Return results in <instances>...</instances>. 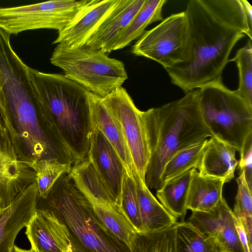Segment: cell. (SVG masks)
Returning <instances> with one entry per match:
<instances>
[{"instance_id": "4316f807", "label": "cell", "mask_w": 252, "mask_h": 252, "mask_svg": "<svg viewBox=\"0 0 252 252\" xmlns=\"http://www.w3.org/2000/svg\"><path fill=\"white\" fill-rule=\"evenodd\" d=\"M175 225L162 229L136 232L129 246L130 252H174Z\"/></svg>"}, {"instance_id": "1f68e13d", "label": "cell", "mask_w": 252, "mask_h": 252, "mask_svg": "<svg viewBox=\"0 0 252 252\" xmlns=\"http://www.w3.org/2000/svg\"><path fill=\"white\" fill-rule=\"evenodd\" d=\"M238 165L240 173L244 171L249 189L252 191V133L246 139L240 151Z\"/></svg>"}, {"instance_id": "8fae6325", "label": "cell", "mask_w": 252, "mask_h": 252, "mask_svg": "<svg viewBox=\"0 0 252 252\" xmlns=\"http://www.w3.org/2000/svg\"><path fill=\"white\" fill-rule=\"evenodd\" d=\"M87 158L110 195L119 205L126 170L114 148L95 127H93Z\"/></svg>"}, {"instance_id": "3957f363", "label": "cell", "mask_w": 252, "mask_h": 252, "mask_svg": "<svg viewBox=\"0 0 252 252\" xmlns=\"http://www.w3.org/2000/svg\"><path fill=\"white\" fill-rule=\"evenodd\" d=\"M29 75L50 122L77 164L87 158L93 130L87 91L58 73L29 66Z\"/></svg>"}, {"instance_id": "ac0fdd59", "label": "cell", "mask_w": 252, "mask_h": 252, "mask_svg": "<svg viewBox=\"0 0 252 252\" xmlns=\"http://www.w3.org/2000/svg\"><path fill=\"white\" fill-rule=\"evenodd\" d=\"M236 150L230 145L214 137L207 139L197 169L202 175L230 182L238 160Z\"/></svg>"}, {"instance_id": "e575fe53", "label": "cell", "mask_w": 252, "mask_h": 252, "mask_svg": "<svg viewBox=\"0 0 252 252\" xmlns=\"http://www.w3.org/2000/svg\"><path fill=\"white\" fill-rule=\"evenodd\" d=\"M249 25L252 28V6L247 0H241Z\"/></svg>"}, {"instance_id": "277c9868", "label": "cell", "mask_w": 252, "mask_h": 252, "mask_svg": "<svg viewBox=\"0 0 252 252\" xmlns=\"http://www.w3.org/2000/svg\"><path fill=\"white\" fill-rule=\"evenodd\" d=\"M36 209L51 213L64 225L73 252H130L98 218L68 174L58 179L45 198L38 196Z\"/></svg>"}, {"instance_id": "2e32d148", "label": "cell", "mask_w": 252, "mask_h": 252, "mask_svg": "<svg viewBox=\"0 0 252 252\" xmlns=\"http://www.w3.org/2000/svg\"><path fill=\"white\" fill-rule=\"evenodd\" d=\"M145 0H118L86 45L105 53L113 51L115 42L143 5Z\"/></svg>"}, {"instance_id": "74e56055", "label": "cell", "mask_w": 252, "mask_h": 252, "mask_svg": "<svg viewBox=\"0 0 252 252\" xmlns=\"http://www.w3.org/2000/svg\"><path fill=\"white\" fill-rule=\"evenodd\" d=\"M1 211V209L0 205V213Z\"/></svg>"}, {"instance_id": "7a4b0ae2", "label": "cell", "mask_w": 252, "mask_h": 252, "mask_svg": "<svg viewBox=\"0 0 252 252\" xmlns=\"http://www.w3.org/2000/svg\"><path fill=\"white\" fill-rule=\"evenodd\" d=\"M141 113L150 151L145 183L149 189H158L164 167L172 156L213 136L202 116L198 89Z\"/></svg>"}, {"instance_id": "52a82bcc", "label": "cell", "mask_w": 252, "mask_h": 252, "mask_svg": "<svg viewBox=\"0 0 252 252\" xmlns=\"http://www.w3.org/2000/svg\"><path fill=\"white\" fill-rule=\"evenodd\" d=\"M89 0H52L12 7H0V28L9 35L39 29L60 32Z\"/></svg>"}, {"instance_id": "30bf717a", "label": "cell", "mask_w": 252, "mask_h": 252, "mask_svg": "<svg viewBox=\"0 0 252 252\" xmlns=\"http://www.w3.org/2000/svg\"><path fill=\"white\" fill-rule=\"evenodd\" d=\"M35 182L34 171L19 157L9 134L0 136L1 209L7 208L19 194Z\"/></svg>"}, {"instance_id": "d4e9b609", "label": "cell", "mask_w": 252, "mask_h": 252, "mask_svg": "<svg viewBox=\"0 0 252 252\" xmlns=\"http://www.w3.org/2000/svg\"><path fill=\"white\" fill-rule=\"evenodd\" d=\"M100 220L116 238L127 245L137 232L118 205L92 204Z\"/></svg>"}, {"instance_id": "9c48e42d", "label": "cell", "mask_w": 252, "mask_h": 252, "mask_svg": "<svg viewBox=\"0 0 252 252\" xmlns=\"http://www.w3.org/2000/svg\"><path fill=\"white\" fill-rule=\"evenodd\" d=\"M102 101L119 122L135 170L145 182L150 151L142 111L137 108L126 89L122 86L102 98Z\"/></svg>"}, {"instance_id": "5bb4252c", "label": "cell", "mask_w": 252, "mask_h": 252, "mask_svg": "<svg viewBox=\"0 0 252 252\" xmlns=\"http://www.w3.org/2000/svg\"><path fill=\"white\" fill-rule=\"evenodd\" d=\"M38 198L36 182L19 194L0 213V252H13L20 231L26 227L36 211Z\"/></svg>"}, {"instance_id": "7c38bea8", "label": "cell", "mask_w": 252, "mask_h": 252, "mask_svg": "<svg viewBox=\"0 0 252 252\" xmlns=\"http://www.w3.org/2000/svg\"><path fill=\"white\" fill-rule=\"evenodd\" d=\"M118 0H89L61 31L53 44L73 49L88 40L111 12Z\"/></svg>"}, {"instance_id": "6da1fadb", "label": "cell", "mask_w": 252, "mask_h": 252, "mask_svg": "<svg viewBox=\"0 0 252 252\" xmlns=\"http://www.w3.org/2000/svg\"><path fill=\"white\" fill-rule=\"evenodd\" d=\"M185 61L165 68L186 93L221 78L234 47L245 35L252 40L241 0H190Z\"/></svg>"}, {"instance_id": "ffe728a7", "label": "cell", "mask_w": 252, "mask_h": 252, "mask_svg": "<svg viewBox=\"0 0 252 252\" xmlns=\"http://www.w3.org/2000/svg\"><path fill=\"white\" fill-rule=\"evenodd\" d=\"M224 184L222 179L203 176L194 168L187 198V209L199 212L212 210L223 197Z\"/></svg>"}, {"instance_id": "8992f818", "label": "cell", "mask_w": 252, "mask_h": 252, "mask_svg": "<svg viewBox=\"0 0 252 252\" xmlns=\"http://www.w3.org/2000/svg\"><path fill=\"white\" fill-rule=\"evenodd\" d=\"M50 61L65 77L101 98L128 78L123 62L86 45L71 49L57 44Z\"/></svg>"}, {"instance_id": "e0dca14e", "label": "cell", "mask_w": 252, "mask_h": 252, "mask_svg": "<svg viewBox=\"0 0 252 252\" xmlns=\"http://www.w3.org/2000/svg\"><path fill=\"white\" fill-rule=\"evenodd\" d=\"M93 127L99 129L114 148L126 172L132 175L136 171L120 125L108 110L102 98L87 92Z\"/></svg>"}, {"instance_id": "83f0119b", "label": "cell", "mask_w": 252, "mask_h": 252, "mask_svg": "<svg viewBox=\"0 0 252 252\" xmlns=\"http://www.w3.org/2000/svg\"><path fill=\"white\" fill-rule=\"evenodd\" d=\"M35 173L38 196L45 198L51 189L63 175L69 173L73 165L53 158L36 160L30 164Z\"/></svg>"}, {"instance_id": "5b68a950", "label": "cell", "mask_w": 252, "mask_h": 252, "mask_svg": "<svg viewBox=\"0 0 252 252\" xmlns=\"http://www.w3.org/2000/svg\"><path fill=\"white\" fill-rule=\"evenodd\" d=\"M202 116L214 137L240 152L252 133V108L221 78L198 89Z\"/></svg>"}, {"instance_id": "8d00e7d4", "label": "cell", "mask_w": 252, "mask_h": 252, "mask_svg": "<svg viewBox=\"0 0 252 252\" xmlns=\"http://www.w3.org/2000/svg\"><path fill=\"white\" fill-rule=\"evenodd\" d=\"M13 252H33L31 249L25 250L18 247L14 245Z\"/></svg>"}, {"instance_id": "836d02e7", "label": "cell", "mask_w": 252, "mask_h": 252, "mask_svg": "<svg viewBox=\"0 0 252 252\" xmlns=\"http://www.w3.org/2000/svg\"><path fill=\"white\" fill-rule=\"evenodd\" d=\"M0 109L3 117L4 125L6 127H10L12 125V121L8 113L7 105L0 88Z\"/></svg>"}, {"instance_id": "d590c367", "label": "cell", "mask_w": 252, "mask_h": 252, "mask_svg": "<svg viewBox=\"0 0 252 252\" xmlns=\"http://www.w3.org/2000/svg\"><path fill=\"white\" fill-rule=\"evenodd\" d=\"M6 133H9L5 127L3 117L0 109V136Z\"/></svg>"}, {"instance_id": "ba28073f", "label": "cell", "mask_w": 252, "mask_h": 252, "mask_svg": "<svg viewBox=\"0 0 252 252\" xmlns=\"http://www.w3.org/2000/svg\"><path fill=\"white\" fill-rule=\"evenodd\" d=\"M187 37L185 11L173 14L144 32L133 45L131 52L167 68L185 61Z\"/></svg>"}, {"instance_id": "4dcf8cb0", "label": "cell", "mask_w": 252, "mask_h": 252, "mask_svg": "<svg viewBox=\"0 0 252 252\" xmlns=\"http://www.w3.org/2000/svg\"><path fill=\"white\" fill-rule=\"evenodd\" d=\"M236 181L237 192L232 211L233 215L237 219L252 218V191L249 189L244 171L239 173Z\"/></svg>"}, {"instance_id": "d6a6232c", "label": "cell", "mask_w": 252, "mask_h": 252, "mask_svg": "<svg viewBox=\"0 0 252 252\" xmlns=\"http://www.w3.org/2000/svg\"><path fill=\"white\" fill-rule=\"evenodd\" d=\"M234 217L235 228L243 251V252H252V250L249 246L248 237L244 227L240 220L235 216Z\"/></svg>"}, {"instance_id": "9a60e30c", "label": "cell", "mask_w": 252, "mask_h": 252, "mask_svg": "<svg viewBox=\"0 0 252 252\" xmlns=\"http://www.w3.org/2000/svg\"><path fill=\"white\" fill-rule=\"evenodd\" d=\"M234 218L222 197L217 205L208 212H192L188 221L202 233L216 238L228 252H243Z\"/></svg>"}, {"instance_id": "7402d4cb", "label": "cell", "mask_w": 252, "mask_h": 252, "mask_svg": "<svg viewBox=\"0 0 252 252\" xmlns=\"http://www.w3.org/2000/svg\"><path fill=\"white\" fill-rule=\"evenodd\" d=\"M194 168L170 180L157 189L159 202L173 217L183 219L187 213L186 202Z\"/></svg>"}, {"instance_id": "f546056e", "label": "cell", "mask_w": 252, "mask_h": 252, "mask_svg": "<svg viewBox=\"0 0 252 252\" xmlns=\"http://www.w3.org/2000/svg\"><path fill=\"white\" fill-rule=\"evenodd\" d=\"M119 206L137 232H144L135 181L132 175L125 174Z\"/></svg>"}, {"instance_id": "cb8c5ba5", "label": "cell", "mask_w": 252, "mask_h": 252, "mask_svg": "<svg viewBox=\"0 0 252 252\" xmlns=\"http://www.w3.org/2000/svg\"><path fill=\"white\" fill-rule=\"evenodd\" d=\"M166 2V0H145L137 14L116 40L113 51L126 47L141 36L148 26L162 21V8Z\"/></svg>"}, {"instance_id": "d6986e66", "label": "cell", "mask_w": 252, "mask_h": 252, "mask_svg": "<svg viewBox=\"0 0 252 252\" xmlns=\"http://www.w3.org/2000/svg\"><path fill=\"white\" fill-rule=\"evenodd\" d=\"M135 181L142 226L144 232L154 231L174 225L177 219L158 201L136 171Z\"/></svg>"}, {"instance_id": "44dd1931", "label": "cell", "mask_w": 252, "mask_h": 252, "mask_svg": "<svg viewBox=\"0 0 252 252\" xmlns=\"http://www.w3.org/2000/svg\"><path fill=\"white\" fill-rule=\"evenodd\" d=\"M68 175L92 204L118 205L87 158L73 165Z\"/></svg>"}, {"instance_id": "f1b7e54d", "label": "cell", "mask_w": 252, "mask_h": 252, "mask_svg": "<svg viewBox=\"0 0 252 252\" xmlns=\"http://www.w3.org/2000/svg\"><path fill=\"white\" fill-rule=\"evenodd\" d=\"M237 64L239 73V85L235 91L252 108V43L249 40L239 49L234 57L229 60Z\"/></svg>"}, {"instance_id": "603a6c76", "label": "cell", "mask_w": 252, "mask_h": 252, "mask_svg": "<svg viewBox=\"0 0 252 252\" xmlns=\"http://www.w3.org/2000/svg\"><path fill=\"white\" fill-rule=\"evenodd\" d=\"M174 252H228L215 238L202 233L189 221L175 224Z\"/></svg>"}, {"instance_id": "484cf974", "label": "cell", "mask_w": 252, "mask_h": 252, "mask_svg": "<svg viewBox=\"0 0 252 252\" xmlns=\"http://www.w3.org/2000/svg\"><path fill=\"white\" fill-rule=\"evenodd\" d=\"M207 139L175 153L164 167L160 176V188L170 180L192 168L197 169Z\"/></svg>"}, {"instance_id": "4fadbf2b", "label": "cell", "mask_w": 252, "mask_h": 252, "mask_svg": "<svg viewBox=\"0 0 252 252\" xmlns=\"http://www.w3.org/2000/svg\"><path fill=\"white\" fill-rule=\"evenodd\" d=\"M26 228L33 252H73L65 227L51 213L36 209Z\"/></svg>"}]
</instances>
